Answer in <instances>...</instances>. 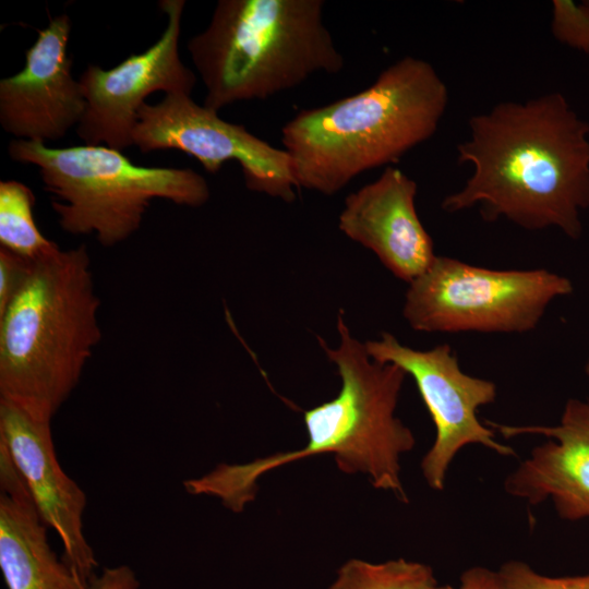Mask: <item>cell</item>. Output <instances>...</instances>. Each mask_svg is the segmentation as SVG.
Instances as JSON below:
<instances>
[{
  "label": "cell",
  "mask_w": 589,
  "mask_h": 589,
  "mask_svg": "<svg viewBox=\"0 0 589 589\" xmlns=\"http://www.w3.org/2000/svg\"><path fill=\"white\" fill-rule=\"evenodd\" d=\"M469 139L457 160L472 173L442 201L447 213L478 206L486 221L500 218L527 230L549 227L577 240L589 208V123L563 94L502 101L469 119Z\"/></svg>",
  "instance_id": "6da1fadb"
},
{
  "label": "cell",
  "mask_w": 589,
  "mask_h": 589,
  "mask_svg": "<svg viewBox=\"0 0 589 589\" xmlns=\"http://www.w3.org/2000/svg\"><path fill=\"white\" fill-rule=\"evenodd\" d=\"M85 244L33 262L0 313V398L51 421L101 339Z\"/></svg>",
  "instance_id": "3957f363"
},
{
  "label": "cell",
  "mask_w": 589,
  "mask_h": 589,
  "mask_svg": "<svg viewBox=\"0 0 589 589\" xmlns=\"http://www.w3.org/2000/svg\"><path fill=\"white\" fill-rule=\"evenodd\" d=\"M35 195L16 180L0 181V248L36 261L58 248L43 236L33 215Z\"/></svg>",
  "instance_id": "2e32d148"
},
{
  "label": "cell",
  "mask_w": 589,
  "mask_h": 589,
  "mask_svg": "<svg viewBox=\"0 0 589 589\" xmlns=\"http://www.w3.org/2000/svg\"><path fill=\"white\" fill-rule=\"evenodd\" d=\"M430 565L402 557L373 563L350 558L337 570L328 589H434Z\"/></svg>",
  "instance_id": "e0dca14e"
},
{
  "label": "cell",
  "mask_w": 589,
  "mask_h": 589,
  "mask_svg": "<svg viewBox=\"0 0 589 589\" xmlns=\"http://www.w3.org/2000/svg\"><path fill=\"white\" fill-rule=\"evenodd\" d=\"M139 586L134 572L125 565L105 567L88 582V589H137Z\"/></svg>",
  "instance_id": "7402d4cb"
},
{
  "label": "cell",
  "mask_w": 589,
  "mask_h": 589,
  "mask_svg": "<svg viewBox=\"0 0 589 589\" xmlns=\"http://www.w3.org/2000/svg\"><path fill=\"white\" fill-rule=\"evenodd\" d=\"M447 103L433 65L406 56L363 91L300 110L281 128L299 189L333 195L357 176L396 163L433 136Z\"/></svg>",
  "instance_id": "7a4b0ae2"
},
{
  "label": "cell",
  "mask_w": 589,
  "mask_h": 589,
  "mask_svg": "<svg viewBox=\"0 0 589 589\" xmlns=\"http://www.w3.org/2000/svg\"><path fill=\"white\" fill-rule=\"evenodd\" d=\"M10 158L38 168L61 229L96 236L113 247L135 233L155 199L200 207L209 199L205 178L190 168L143 167L105 145L55 148L12 140Z\"/></svg>",
  "instance_id": "8992f818"
},
{
  "label": "cell",
  "mask_w": 589,
  "mask_h": 589,
  "mask_svg": "<svg viewBox=\"0 0 589 589\" xmlns=\"http://www.w3.org/2000/svg\"><path fill=\"white\" fill-rule=\"evenodd\" d=\"M434 589H456L450 585H437Z\"/></svg>",
  "instance_id": "cb8c5ba5"
},
{
  "label": "cell",
  "mask_w": 589,
  "mask_h": 589,
  "mask_svg": "<svg viewBox=\"0 0 589 589\" xmlns=\"http://www.w3.org/2000/svg\"><path fill=\"white\" fill-rule=\"evenodd\" d=\"M457 589H503L497 572L483 566L466 569L459 578Z\"/></svg>",
  "instance_id": "603a6c76"
},
{
  "label": "cell",
  "mask_w": 589,
  "mask_h": 589,
  "mask_svg": "<svg viewBox=\"0 0 589 589\" xmlns=\"http://www.w3.org/2000/svg\"><path fill=\"white\" fill-rule=\"evenodd\" d=\"M133 145L143 154L178 149L216 173L227 161L241 167L249 190L291 203L299 189L285 149L228 122L217 111L196 104L191 95L166 94L157 104H144L137 115Z\"/></svg>",
  "instance_id": "9c48e42d"
},
{
  "label": "cell",
  "mask_w": 589,
  "mask_h": 589,
  "mask_svg": "<svg viewBox=\"0 0 589 589\" xmlns=\"http://www.w3.org/2000/svg\"><path fill=\"white\" fill-rule=\"evenodd\" d=\"M71 20L51 19L25 50V64L0 81V124L16 140L55 142L79 125L86 100L68 53Z\"/></svg>",
  "instance_id": "8fae6325"
},
{
  "label": "cell",
  "mask_w": 589,
  "mask_h": 589,
  "mask_svg": "<svg viewBox=\"0 0 589 589\" xmlns=\"http://www.w3.org/2000/svg\"><path fill=\"white\" fill-rule=\"evenodd\" d=\"M552 34L557 41L589 53V2L572 0L552 2Z\"/></svg>",
  "instance_id": "ac0fdd59"
},
{
  "label": "cell",
  "mask_w": 589,
  "mask_h": 589,
  "mask_svg": "<svg viewBox=\"0 0 589 589\" xmlns=\"http://www.w3.org/2000/svg\"><path fill=\"white\" fill-rule=\"evenodd\" d=\"M0 442L22 472L40 518L58 533L63 561L88 585L97 561L83 533L86 495L57 459L50 421L0 398Z\"/></svg>",
  "instance_id": "7c38bea8"
},
{
  "label": "cell",
  "mask_w": 589,
  "mask_h": 589,
  "mask_svg": "<svg viewBox=\"0 0 589 589\" xmlns=\"http://www.w3.org/2000/svg\"><path fill=\"white\" fill-rule=\"evenodd\" d=\"M184 7V0L159 1L167 25L151 47L109 70L88 64L82 72L79 82L86 110L76 133L84 144L122 152L133 145L139 111L151 94L191 95L196 76L179 53Z\"/></svg>",
  "instance_id": "30bf717a"
},
{
  "label": "cell",
  "mask_w": 589,
  "mask_h": 589,
  "mask_svg": "<svg viewBox=\"0 0 589 589\" xmlns=\"http://www.w3.org/2000/svg\"><path fill=\"white\" fill-rule=\"evenodd\" d=\"M365 344L370 357L393 363L410 375L435 426V438L421 460V472L430 489L443 491L450 464L460 449L481 445L502 456L515 450L495 440V432L482 424L479 408L495 401L494 382L465 373L448 344L429 350L405 346L390 333Z\"/></svg>",
  "instance_id": "ba28073f"
},
{
  "label": "cell",
  "mask_w": 589,
  "mask_h": 589,
  "mask_svg": "<svg viewBox=\"0 0 589 589\" xmlns=\"http://www.w3.org/2000/svg\"><path fill=\"white\" fill-rule=\"evenodd\" d=\"M588 2H589V0H588Z\"/></svg>",
  "instance_id": "484cf974"
},
{
  "label": "cell",
  "mask_w": 589,
  "mask_h": 589,
  "mask_svg": "<svg viewBox=\"0 0 589 589\" xmlns=\"http://www.w3.org/2000/svg\"><path fill=\"white\" fill-rule=\"evenodd\" d=\"M322 0H219L187 49L206 91L203 106L264 100L345 65Z\"/></svg>",
  "instance_id": "5b68a950"
},
{
  "label": "cell",
  "mask_w": 589,
  "mask_h": 589,
  "mask_svg": "<svg viewBox=\"0 0 589 589\" xmlns=\"http://www.w3.org/2000/svg\"><path fill=\"white\" fill-rule=\"evenodd\" d=\"M585 371H586V374L589 376V359L586 363Z\"/></svg>",
  "instance_id": "d4e9b609"
},
{
  "label": "cell",
  "mask_w": 589,
  "mask_h": 589,
  "mask_svg": "<svg viewBox=\"0 0 589 589\" xmlns=\"http://www.w3.org/2000/svg\"><path fill=\"white\" fill-rule=\"evenodd\" d=\"M33 262L0 248V313L26 280Z\"/></svg>",
  "instance_id": "ffe728a7"
},
{
  "label": "cell",
  "mask_w": 589,
  "mask_h": 589,
  "mask_svg": "<svg viewBox=\"0 0 589 589\" xmlns=\"http://www.w3.org/2000/svg\"><path fill=\"white\" fill-rule=\"evenodd\" d=\"M417 183L388 166L380 177L350 193L338 217V228L371 250L397 278L410 284L433 263V241L414 204Z\"/></svg>",
  "instance_id": "5bb4252c"
},
{
  "label": "cell",
  "mask_w": 589,
  "mask_h": 589,
  "mask_svg": "<svg viewBox=\"0 0 589 589\" xmlns=\"http://www.w3.org/2000/svg\"><path fill=\"white\" fill-rule=\"evenodd\" d=\"M337 330L336 348L317 339L340 376L338 394L304 411L308 441L301 448L225 466L224 481L237 497L255 498L259 480L274 469L330 454L341 472L365 476L374 489L408 503L400 461L413 449L416 437L395 414L407 374L396 364L372 359L365 344L351 335L342 310Z\"/></svg>",
  "instance_id": "277c9868"
},
{
  "label": "cell",
  "mask_w": 589,
  "mask_h": 589,
  "mask_svg": "<svg viewBox=\"0 0 589 589\" xmlns=\"http://www.w3.org/2000/svg\"><path fill=\"white\" fill-rule=\"evenodd\" d=\"M1 493L19 501H33L27 483L8 447L0 442ZM34 502V501H33Z\"/></svg>",
  "instance_id": "44dd1931"
},
{
  "label": "cell",
  "mask_w": 589,
  "mask_h": 589,
  "mask_svg": "<svg viewBox=\"0 0 589 589\" xmlns=\"http://www.w3.org/2000/svg\"><path fill=\"white\" fill-rule=\"evenodd\" d=\"M33 501L0 495V568L8 589H88L52 551Z\"/></svg>",
  "instance_id": "9a60e30c"
},
{
  "label": "cell",
  "mask_w": 589,
  "mask_h": 589,
  "mask_svg": "<svg viewBox=\"0 0 589 589\" xmlns=\"http://www.w3.org/2000/svg\"><path fill=\"white\" fill-rule=\"evenodd\" d=\"M485 424L505 438L528 434L549 438L505 478L508 495L530 506L551 500L564 520L589 518V401L568 399L556 425Z\"/></svg>",
  "instance_id": "4fadbf2b"
},
{
  "label": "cell",
  "mask_w": 589,
  "mask_h": 589,
  "mask_svg": "<svg viewBox=\"0 0 589 589\" xmlns=\"http://www.w3.org/2000/svg\"><path fill=\"white\" fill-rule=\"evenodd\" d=\"M572 281L544 268L491 269L437 256L409 284L402 315L425 333H526Z\"/></svg>",
  "instance_id": "52a82bcc"
},
{
  "label": "cell",
  "mask_w": 589,
  "mask_h": 589,
  "mask_svg": "<svg viewBox=\"0 0 589 589\" xmlns=\"http://www.w3.org/2000/svg\"><path fill=\"white\" fill-rule=\"evenodd\" d=\"M497 575L503 589H589V574L551 577L517 560L504 563Z\"/></svg>",
  "instance_id": "d6986e66"
}]
</instances>
